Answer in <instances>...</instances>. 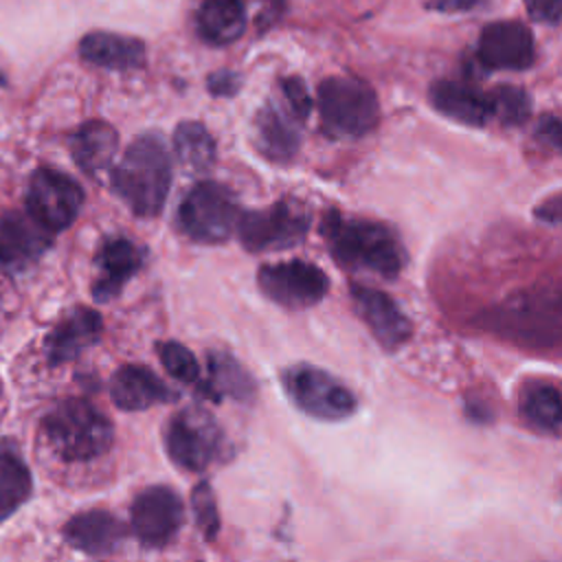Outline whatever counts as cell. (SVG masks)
<instances>
[{
    "mask_svg": "<svg viewBox=\"0 0 562 562\" xmlns=\"http://www.w3.org/2000/svg\"><path fill=\"white\" fill-rule=\"evenodd\" d=\"M483 325L525 347L562 345V281L525 288L483 314Z\"/></svg>",
    "mask_w": 562,
    "mask_h": 562,
    "instance_id": "cell-1",
    "label": "cell"
},
{
    "mask_svg": "<svg viewBox=\"0 0 562 562\" xmlns=\"http://www.w3.org/2000/svg\"><path fill=\"white\" fill-rule=\"evenodd\" d=\"M323 237L334 259L345 268L384 279L397 277L404 268V246L397 233L382 222L329 213L323 220Z\"/></svg>",
    "mask_w": 562,
    "mask_h": 562,
    "instance_id": "cell-2",
    "label": "cell"
},
{
    "mask_svg": "<svg viewBox=\"0 0 562 562\" xmlns=\"http://www.w3.org/2000/svg\"><path fill=\"white\" fill-rule=\"evenodd\" d=\"M114 193L138 217H156L169 195L171 158L160 134L136 136L112 171Z\"/></svg>",
    "mask_w": 562,
    "mask_h": 562,
    "instance_id": "cell-3",
    "label": "cell"
},
{
    "mask_svg": "<svg viewBox=\"0 0 562 562\" xmlns=\"http://www.w3.org/2000/svg\"><path fill=\"white\" fill-rule=\"evenodd\" d=\"M42 439L64 461H90L112 446L110 419L83 400H66L42 419Z\"/></svg>",
    "mask_w": 562,
    "mask_h": 562,
    "instance_id": "cell-4",
    "label": "cell"
},
{
    "mask_svg": "<svg viewBox=\"0 0 562 562\" xmlns=\"http://www.w3.org/2000/svg\"><path fill=\"white\" fill-rule=\"evenodd\" d=\"M316 101L323 130L331 138H360L380 121L373 88L356 77H327L318 86Z\"/></svg>",
    "mask_w": 562,
    "mask_h": 562,
    "instance_id": "cell-5",
    "label": "cell"
},
{
    "mask_svg": "<svg viewBox=\"0 0 562 562\" xmlns=\"http://www.w3.org/2000/svg\"><path fill=\"white\" fill-rule=\"evenodd\" d=\"M239 217L235 193L213 180L193 184L178 206L180 231L200 244L226 241L237 231Z\"/></svg>",
    "mask_w": 562,
    "mask_h": 562,
    "instance_id": "cell-6",
    "label": "cell"
},
{
    "mask_svg": "<svg viewBox=\"0 0 562 562\" xmlns=\"http://www.w3.org/2000/svg\"><path fill=\"white\" fill-rule=\"evenodd\" d=\"M222 441L217 422L198 406L178 411L165 428V448L171 461L189 472L206 470L220 457Z\"/></svg>",
    "mask_w": 562,
    "mask_h": 562,
    "instance_id": "cell-7",
    "label": "cell"
},
{
    "mask_svg": "<svg viewBox=\"0 0 562 562\" xmlns=\"http://www.w3.org/2000/svg\"><path fill=\"white\" fill-rule=\"evenodd\" d=\"M283 386L292 402L316 419L338 422L356 411V395L331 373L312 364H294L283 371Z\"/></svg>",
    "mask_w": 562,
    "mask_h": 562,
    "instance_id": "cell-8",
    "label": "cell"
},
{
    "mask_svg": "<svg viewBox=\"0 0 562 562\" xmlns=\"http://www.w3.org/2000/svg\"><path fill=\"white\" fill-rule=\"evenodd\" d=\"M310 217L294 202L281 200L268 209L241 213L237 224L239 241L250 252L285 250L303 241Z\"/></svg>",
    "mask_w": 562,
    "mask_h": 562,
    "instance_id": "cell-9",
    "label": "cell"
},
{
    "mask_svg": "<svg viewBox=\"0 0 562 562\" xmlns=\"http://www.w3.org/2000/svg\"><path fill=\"white\" fill-rule=\"evenodd\" d=\"M83 204V189L70 176L53 167L33 171L26 189L29 215L46 231L57 233L68 228Z\"/></svg>",
    "mask_w": 562,
    "mask_h": 562,
    "instance_id": "cell-10",
    "label": "cell"
},
{
    "mask_svg": "<svg viewBox=\"0 0 562 562\" xmlns=\"http://www.w3.org/2000/svg\"><path fill=\"white\" fill-rule=\"evenodd\" d=\"M257 281L270 301L292 310L318 303L329 290L327 274L318 266L303 259L268 263L259 268Z\"/></svg>",
    "mask_w": 562,
    "mask_h": 562,
    "instance_id": "cell-11",
    "label": "cell"
},
{
    "mask_svg": "<svg viewBox=\"0 0 562 562\" xmlns=\"http://www.w3.org/2000/svg\"><path fill=\"white\" fill-rule=\"evenodd\" d=\"M130 520L134 536L145 547H165L182 527L184 507L171 487L154 485L134 498Z\"/></svg>",
    "mask_w": 562,
    "mask_h": 562,
    "instance_id": "cell-12",
    "label": "cell"
},
{
    "mask_svg": "<svg viewBox=\"0 0 562 562\" xmlns=\"http://www.w3.org/2000/svg\"><path fill=\"white\" fill-rule=\"evenodd\" d=\"M476 57L490 70H525L536 59L533 35L516 20L492 22L479 35Z\"/></svg>",
    "mask_w": 562,
    "mask_h": 562,
    "instance_id": "cell-13",
    "label": "cell"
},
{
    "mask_svg": "<svg viewBox=\"0 0 562 562\" xmlns=\"http://www.w3.org/2000/svg\"><path fill=\"white\" fill-rule=\"evenodd\" d=\"M351 299L360 318L384 349H397L411 338V321L389 294L356 283L351 285Z\"/></svg>",
    "mask_w": 562,
    "mask_h": 562,
    "instance_id": "cell-14",
    "label": "cell"
},
{
    "mask_svg": "<svg viewBox=\"0 0 562 562\" xmlns=\"http://www.w3.org/2000/svg\"><path fill=\"white\" fill-rule=\"evenodd\" d=\"M50 246V231L31 215L7 213L0 217V270L20 272L35 263Z\"/></svg>",
    "mask_w": 562,
    "mask_h": 562,
    "instance_id": "cell-15",
    "label": "cell"
},
{
    "mask_svg": "<svg viewBox=\"0 0 562 562\" xmlns=\"http://www.w3.org/2000/svg\"><path fill=\"white\" fill-rule=\"evenodd\" d=\"M143 250L127 237H110L101 244L94 259L92 296L97 301H112L125 283L140 270Z\"/></svg>",
    "mask_w": 562,
    "mask_h": 562,
    "instance_id": "cell-16",
    "label": "cell"
},
{
    "mask_svg": "<svg viewBox=\"0 0 562 562\" xmlns=\"http://www.w3.org/2000/svg\"><path fill=\"white\" fill-rule=\"evenodd\" d=\"M101 316L90 307L70 310L46 336L44 349L50 364H64L75 360L83 349L101 338Z\"/></svg>",
    "mask_w": 562,
    "mask_h": 562,
    "instance_id": "cell-17",
    "label": "cell"
},
{
    "mask_svg": "<svg viewBox=\"0 0 562 562\" xmlns=\"http://www.w3.org/2000/svg\"><path fill=\"white\" fill-rule=\"evenodd\" d=\"M66 542L88 555H110L114 553L123 538L125 529L116 516L103 509H90L72 516L64 525Z\"/></svg>",
    "mask_w": 562,
    "mask_h": 562,
    "instance_id": "cell-18",
    "label": "cell"
},
{
    "mask_svg": "<svg viewBox=\"0 0 562 562\" xmlns=\"http://www.w3.org/2000/svg\"><path fill=\"white\" fill-rule=\"evenodd\" d=\"M110 397L123 411H145L176 395L149 367L125 364L110 380Z\"/></svg>",
    "mask_w": 562,
    "mask_h": 562,
    "instance_id": "cell-19",
    "label": "cell"
},
{
    "mask_svg": "<svg viewBox=\"0 0 562 562\" xmlns=\"http://www.w3.org/2000/svg\"><path fill=\"white\" fill-rule=\"evenodd\" d=\"M430 103L443 116L465 125H485L494 116L492 94L461 81H437L430 88Z\"/></svg>",
    "mask_w": 562,
    "mask_h": 562,
    "instance_id": "cell-20",
    "label": "cell"
},
{
    "mask_svg": "<svg viewBox=\"0 0 562 562\" xmlns=\"http://www.w3.org/2000/svg\"><path fill=\"white\" fill-rule=\"evenodd\" d=\"M79 57L108 70H134L145 64V44L130 35L92 31L81 37Z\"/></svg>",
    "mask_w": 562,
    "mask_h": 562,
    "instance_id": "cell-21",
    "label": "cell"
},
{
    "mask_svg": "<svg viewBox=\"0 0 562 562\" xmlns=\"http://www.w3.org/2000/svg\"><path fill=\"white\" fill-rule=\"evenodd\" d=\"M68 145L79 169L99 178L112 165L119 149V134L105 121H88L72 132Z\"/></svg>",
    "mask_w": 562,
    "mask_h": 562,
    "instance_id": "cell-22",
    "label": "cell"
},
{
    "mask_svg": "<svg viewBox=\"0 0 562 562\" xmlns=\"http://www.w3.org/2000/svg\"><path fill=\"white\" fill-rule=\"evenodd\" d=\"M292 110L268 103L257 114V147L270 160H290L299 149V127Z\"/></svg>",
    "mask_w": 562,
    "mask_h": 562,
    "instance_id": "cell-23",
    "label": "cell"
},
{
    "mask_svg": "<svg viewBox=\"0 0 562 562\" xmlns=\"http://www.w3.org/2000/svg\"><path fill=\"white\" fill-rule=\"evenodd\" d=\"M198 33L213 46H226L246 31L244 0H202L198 9Z\"/></svg>",
    "mask_w": 562,
    "mask_h": 562,
    "instance_id": "cell-24",
    "label": "cell"
},
{
    "mask_svg": "<svg viewBox=\"0 0 562 562\" xmlns=\"http://www.w3.org/2000/svg\"><path fill=\"white\" fill-rule=\"evenodd\" d=\"M173 149L189 171H206L215 162V140L198 121H182L173 132Z\"/></svg>",
    "mask_w": 562,
    "mask_h": 562,
    "instance_id": "cell-25",
    "label": "cell"
},
{
    "mask_svg": "<svg viewBox=\"0 0 562 562\" xmlns=\"http://www.w3.org/2000/svg\"><path fill=\"white\" fill-rule=\"evenodd\" d=\"M209 384L217 395H228L239 402H250L255 397V382L248 371L228 353H209Z\"/></svg>",
    "mask_w": 562,
    "mask_h": 562,
    "instance_id": "cell-26",
    "label": "cell"
},
{
    "mask_svg": "<svg viewBox=\"0 0 562 562\" xmlns=\"http://www.w3.org/2000/svg\"><path fill=\"white\" fill-rule=\"evenodd\" d=\"M31 474L20 454L0 448V522L31 496Z\"/></svg>",
    "mask_w": 562,
    "mask_h": 562,
    "instance_id": "cell-27",
    "label": "cell"
},
{
    "mask_svg": "<svg viewBox=\"0 0 562 562\" xmlns=\"http://www.w3.org/2000/svg\"><path fill=\"white\" fill-rule=\"evenodd\" d=\"M525 415L540 428L562 426V393L553 386H533L522 404Z\"/></svg>",
    "mask_w": 562,
    "mask_h": 562,
    "instance_id": "cell-28",
    "label": "cell"
},
{
    "mask_svg": "<svg viewBox=\"0 0 562 562\" xmlns=\"http://www.w3.org/2000/svg\"><path fill=\"white\" fill-rule=\"evenodd\" d=\"M158 358L169 375L184 384H193L200 380V364L195 356L180 342L167 340L158 345Z\"/></svg>",
    "mask_w": 562,
    "mask_h": 562,
    "instance_id": "cell-29",
    "label": "cell"
},
{
    "mask_svg": "<svg viewBox=\"0 0 562 562\" xmlns=\"http://www.w3.org/2000/svg\"><path fill=\"white\" fill-rule=\"evenodd\" d=\"M191 505H193V518L198 529L206 540H213L220 529V514H217V503L215 494L209 483H198L191 492Z\"/></svg>",
    "mask_w": 562,
    "mask_h": 562,
    "instance_id": "cell-30",
    "label": "cell"
},
{
    "mask_svg": "<svg viewBox=\"0 0 562 562\" xmlns=\"http://www.w3.org/2000/svg\"><path fill=\"white\" fill-rule=\"evenodd\" d=\"M490 94H492V103H494V116H498L505 125H516L527 119L529 99L520 88L503 86Z\"/></svg>",
    "mask_w": 562,
    "mask_h": 562,
    "instance_id": "cell-31",
    "label": "cell"
},
{
    "mask_svg": "<svg viewBox=\"0 0 562 562\" xmlns=\"http://www.w3.org/2000/svg\"><path fill=\"white\" fill-rule=\"evenodd\" d=\"M281 90H283V97H285V103L288 108L292 110V114L303 121L310 116L312 112V99H310V92L303 83L301 77H285L281 81Z\"/></svg>",
    "mask_w": 562,
    "mask_h": 562,
    "instance_id": "cell-32",
    "label": "cell"
},
{
    "mask_svg": "<svg viewBox=\"0 0 562 562\" xmlns=\"http://www.w3.org/2000/svg\"><path fill=\"white\" fill-rule=\"evenodd\" d=\"M527 7V13L536 22L544 24H558L562 22V0H522Z\"/></svg>",
    "mask_w": 562,
    "mask_h": 562,
    "instance_id": "cell-33",
    "label": "cell"
},
{
    "mask_svg": "<svg viewBox=\"0 0 562 562\" xmlns=\"http://www.w3.org/2000/svg\"><path fill=\"white\" fill-rule=\"evenodd\" d=\"M536 134L547 145H551V147L562 151V119H558V116H542L538 121Z\"/></svg>",
    "mask_w": 562,
    "mask_h": 562,
    "instance_id": "cell-34",
    "label": "cell"
},
{
    "mask_svg": "<svg viewBox=\"0 0 562 562\" xmlns=\"http://www.w3.org/2000/svg\"><path fill=\"white\" fill-rule=\"evenodd\" d=\"M533 215L547 224H562V193L542 200L533 209Z\"/></svg>",
    "mask_w": 562,
    "mask_h": 562,
    "instance_id": "cell-35",
    "label": "cell"
},
{
    "mask_svg": "<svg viewBox=\"0 0 562 562\" xmlns=\"http://www.w3.org/2000/svg\"><path fill=\"white\" fill-rule=\"evenodd\" d=\"M237 86H239L237 75H233V72H228V70H220V72H213V75L209 77V90H211L213 94H217V97H228V94H233V92L237 90Z\"/></svg>",
    "mask_w": 562,
    "mask_h": 562,
    "instance_id": "cell-36",
    "label": "cell"
},
{
    "mask_svg": "<svg viewBox=\"0 0 562 562\" xmlns=\"http://www.w3.org/2000/svg\"><path fill=\"white\" fill-rule=\"evenodd\" d=\"M479 0H430V4L439 11L446 13H459V11H470Z\"/></svg>",
    "mask_w": 562,
    "mask_h": 562,
    "instance_id": "cell-37",
    "label": "cell"
}]
</instances>
